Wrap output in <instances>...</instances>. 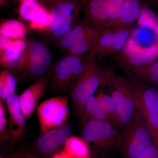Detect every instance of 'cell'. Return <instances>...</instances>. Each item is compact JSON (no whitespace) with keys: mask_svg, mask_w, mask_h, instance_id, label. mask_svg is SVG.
<instances>
[{"mask_svg":"<svg viewBox=\"0 0 158 158\" xmlns=\"http://www.w3.org/2000/svg\"></svg>","mask_w":158,"mask_h":158,"instance_id":"ab89813d","label":"cell"},{"mask_svg":"<svg viewBox=\"0 0 158 158\" xmlns=\"http://www.w3.org/2000/svg\"><path fill=\"white\" fill-rule=\"evenodd\" d=\"M40 134L64 125L69 116L67 97H57L42 102L37 108Z\"/></svg>","mask_w":158,"mask_h":158,"instance_id":"8992f818","label":"cell"},{"mask_svg":"<svg viewBox=\"0 0 158 158\" xmlns=\"http://www.w3.org/2000/svg\"><path fill=\"white\" fill-rule=\"evenodd\" d=\"M83 139L102 150L118 147L120 134L111 122L90 119L85 123L82 131Z\"/></svg>","mask_w":158,"mask_h":158,"instance_id":"52a82bcc","label":"cell"},{"mask_svg":"<svg viewBox=\"0 0 158 158\" xmlns=\"http://www.w3.org/2000/svg\"></svg>","mask_w":158,"mask_h":158,"instance_id":"f35d334b","label":"cell"},{"mask_svg":"<svg viewBox=\"0 0 158 158\" xmlns=\"http://www.w3.org/2000/svg\"><path fill=\"white\" fill-rule=\"evenodd\" d=\"M27 44L23 39H16L1 54V66L6 69L22 70Z\"/></svg>","mask_w":158,"mask_h":158,"instance_id":"2e32d148","label":"cell"},{"mask_svg":"<svg viewBox=\"0 0 158 158\" xmlns=\"http://www.w3.org/2000/svg\"><path fill=\"white\" fill-rule=\"evenodd\" d=\"M82 23L100 31L109 29L106 0H82Z\"/></svg>","mask_w":158,"mask_h":158,"instance_id":"7c38bea8","label":"cell"},{"mask_svg":"<svg viewBox=\"0 0 158 158\" xmlns=\"http://www.w3.org/2000/svg\"><path fill=\"white\" fill-rule=\"evenodd\" d=\"M98 31L96 29L85 25L82 23L74 26L67 34L59 39L58 45L61 48L67 50L80 40Z\"/></svg>","mask_w":158,"mask_h":158,"instance_id":"ffe728a7","label":"cell"},{"mask_svg":"<svg viewBox=\"0 0 158 158\" xmlns=\"http://www.w3.org/2000/svg\"><path fill=\"white\" fill-rule=\"evenodd\" d=\"M86 56L67 54L59 60L55 66L52 79V85L53 88L62 90L73 81H77L85 69Z\"/></svg>","mask_w":158,"mask_h":158,"instance_id":"ba28073f","label":"cell"},{"mask_svg":"<svg viewBox=\"0 0 158 158\" xmlns=\"http://www.w3.org/2000/svg\"><path fill=\"white\" fill-rule=\"evenodd\" d=\"M7 119L5 106L2 102H0V141L1 144L8 141L10 138V132L7 127Z\"/></svg>","mask_w":158,"mask_h":158,"instance_id":"f546056e","label":"cell"},{"mask_svg":"<svg viewBox=\"0 0 158 158\" xmlns=\"http://www.w3.org/2000/svg\"><path fill=\"white\" fill-rule=\"evenodd\" d=\"M64 151L72 158H91L88 143L85 139L70 136L64 144Z\"/></svg>","mask_w":158,"mask_h":158,"instance_id":"44dd1931","label":"cell"},{"mask_svg":"<svg viewBox=\"0 0 158 158\" xmlns=\"http://www.w3.org/2000/svg\"><path fill=\"white\" fill-rule=\"evenodd\" d=\"M81 5L82 0H56L51 4L48 29L54 37L60 39L76 26Z\"/></svg>","mask_w":158,"mask_h":158,"instance_id":"5b68a950","label":"cell"},{"mask_svg":"<svg viewBox=\"0 0 158 158\" xmlns=\"http://www.w3.org/2000/svg\"><path fill=\"white\" fill-rule=\"evenodd\" d=\"M130 71L133 79L148 86L158 88V59L149 64Z\"/></svg>","mask_w":158,"mask_h":158,"instance_id":"d6986e66","label":"cell"},{"mask_svg":"<svg viewBox=\"0 0 158 158\" xmlns=\"http://www.w3.org/2000/svg\"><path fill=\"white\" fill-rule=\"evenodd\" d=\"M50 22V13L41 6L39 11L30 21V27L34 30L48 29Z\"/></svg>","mask_w":158,"mask_h":158,"instance_id":"83f0119b","label":"cell"},{"mask_svg":"<svg viewBox=\"0 0 158 158\" xmlns=\"http://www.w3.org/2000/svg\"><path fill=\"white\" fill-rule=\"evenodd\" d=\"M23 1H26V0H22Z\"/></svg>","mask_w":158,"mask_h":158,"instance_id":"74e56055","label":"cell"},{"mask_svg":"<svg viewBox=\"0 0 158 158\" xmlns=\"http://www.w3.org/2000/svg\"><path fill=\"white\" fill-rule=\"evenodd\" d=\"M136 158H158V146L153 143Z\"/></svg>","mask_w":158,"mask_h":158,"instance_id":"4dcf8cb0","label":"cell"},{"mask_svg":"<svg viewBox=\"0 0 158 158\" xmlns=\"http://www.w3.org/2000/svg\"><path fill=\"white\" fill-rule=\"evenodd\" d=\"M96 97L100 103L102 107L106 112L110 121L118 129H119L115 105L113 99L110 94L101 92H100Z\"/></svg>","mask_w":158,"mask_h":158,"instance_id":"4316f807","label":"cell"},{"mask_svg":"<svg viewBox=\"0 0 158 158\" xmlns=\"http://www.w3.org/2000/svg\"><path fill=\"white\" fill-rule=\"evenodd\" d=\"M9 115V131L10 138L13 143H16L23 135L25 131L27 119L22 113L19 96L13 94L6 101Z\"/></svg>","mask_w":158,"mask_h":158,"instance_id":"5bb4252c","label":"cell"},{"mask_svg":"<svg viewBox=\"0 0 158 158\" xmlns=\"http://www.w3.org/2000/svg\"><path fill=\"white\" fill-rule=\"evenodd\" d=\"M41 6L36 0L23 1L19 7V14L23 19L31 21Z\"/></svg>","mask_w":158,"mask_h":158,"instance_id":"f1b7e54d","label":"cell"},{"mask_svg":"<svg viewBox=\"0 0 158 158\" xmlns=\"http://www.w3.org/2000/svg\"><path fill=\"white\" fill-rule=\"evenodd\" d=\"M138 26L147 27L158 34V15L145 3L142 4L140 16L137 21Z\"/></svg>","mask_w":158,"mask_h":158,"instance_id":"484cf974","label":"cell"},{"mask_svg":"<svg viewBox=\"0 0 158 158\" xmlns=\"http://www.w3.org/2000/svg\"><path fill=\"white\" fill-rule=\"evenodd\" d=\"M47 79L41 78L30 85L20 95L22 113L27 120L33 115L40 99L44 94Z\"/></svg>","mask_w":158,"mask_h":158,"instance_id":"9a60e30c","label":"cell"},{"mask_svg":"<svg viewBox=\"0 0 158 158\" xmlns=\"http://www.w3.org/2000/svg\"><path fill=\"white\" fill-rule=\"evenodd\" d=\"M51 63L50 52L43 43L34 41L27 44L22 70L32 76H41L48 70Z\"/></svg>","mask_w":158,"mask_h":158,"instance_id":"9c48e42d","label":"cell"},{"mask_svg":"<svg viewBox=\"0 0 158 158\" xmlns=\"http://www.w3.org/2000/svg\"><path fill=\"white\" fill-rule=\"evenodd\" d=\"M158 59V47L138 51L132 53H121L118 61L125 69L130 71L147 65Z\"/></svg>","mask_w":158,"mask_h":158,"instance_id":"e0dca14e","label":"cell"},{"mask_svg":"<svg viewBox=\"0 0 158 158\" xmlns=\"http://www.w3.org/2000/svg\"><path fill=\"white\" fill-rule=\"evenodd\" d=\"M145 3L151 9L158 7V0H145Z\"/></svg>","mask_w":158,"mask_h":158,"instance_id":"836d02e7","label":"cell"},{"mask_svg":"<svg viewBox=\"0 0 158 158\" xmlns=\"http://www.w3.org/2000/svg\"><path fill=\"white\" fill-rule=\"evenodd\" d=\"M51 158H72L65 151L59 152L54 154Z\"/></svg>","mask_w":158,"mask_h":158,"instance_id":"d6a6232c","label":"cell"},{"mask_svg":"<svg viewBox=\"0 0 158 158\" xmlns=\"http://www.w3.org/2000/svg\"><path fill=\"white\" fill-rule=\"evenodd\" d=\"M41 1H43V2H45L50 3V5L51 4H52L54 2H55V1H56V0H41Z\"/></svg>","mask_w":158,"mask_h":158,"instance_id":"8d00e7d4","label":"cell"},{"mask_svg":"<svg viewBox=\"0 0 158 158\" xmlns=\"http://www.w3.org/2000/svg\"><path fill=\"white\" fill-rule=\"evenodd\" d=\"M153 143L152 136L138 111L133 120L123 129L118 147L124 158H136Z\"/></svg>","mask_w":158,"mask_h":158,"instance_id":"277c9868","label":"cell"},{"mask_svg":"<svg viewBox=\"0 0 158 158\" xmlns=\"http://www.w3.org/2000/svg\"><path fill=\"white\" fill-rule=\"evenodd\" d=\"M142 5L141 0H126L119 18L110 29L118 30L131 28L139 18Z\"/></svg>","mask_w":158,"mask_h":158,"instance_id":"ac0fdd59","label":"cell"},{"mask_svg":"<svg viewBox=\"0 0 158 158\" xmlns=\"http://www.w3.org/2000/svg\"><path fill=\"white\" fill-rule=\"evenodd\" d=\"M17 85L16 78L9 69H5L0 73V98L6 101L11 94L15 93Z\"/></svg>","mask_w":158,"mask_h":158,"instance_id":"cb8c5ba5","label":"cell"},{"mask_svg":"<svg viewBox=\"0 0 158 158\" xmlns=\"http://www.w3.org/2000/svg\"><path fill=\"white\" fill-rule=\"evenodd\" d=\"M27 33L25 26L16 20H9L1 24L0 34L13 39H23Z\"/></svg>","mask_w":158,"mask_h":158,"instance_id":"603a6c76","label":"cell"},{"mask_svg":"<svg viewBox=\"0 0 158 158\" xmlns=\"http://www.w3.org/2000/svg\"><path fill=\"white\" fill-rule=\"evenodd\" d=\"M86 118L110 121L97 97L94 95L90 97L85 106L83 118Z\"/></svg>","mask_w":158,"mask_h":158,"instance_id":"d4e9b609","label":"cell"},{"mask_svg":"<svg viewBox=\"0 0 158 158\" xmlns=\"http://www.w3.org/2000/svg\"><path fill=\"white\" fill-rule=\"evenodd\" d=\"M131 81L136 108L144 118L153 143L158 146V88L133 79Z\"/></svg>","mask_w":158,"mask_h":158,"instance_id":"3957f363","label":"cell"},{"mask_svg":"<svg viewBox=\"0 0 158 158\" xmlns=\"http://www.w3.org/2000/svg\"><path fill=\"white\" fill-rule=\"evenodd\" d=\"M96 58L87 55L85 68L81 75L77 80L71 92V97L79 115L83 118L85 107L90 97L97 88L106 85L110 70L102 68Z\"/></svg>","mask_w":158,"mask_h":158,"instance_id":"6da1fadb","label":"cell"},{"mask_svg":"<svg viewBox=\"0 0 158 158\" xmlns=\"http://www.w3.org/2000/svg\"><path fill=\"white\" fill-rule=\"evenodd\" d=\"M70 128L64 124L60 127L41 134L35 144L37 152L44 156L53 155L65 144L70 137Z\"/></svg>","mask_w":158,"mask_h":158,"instance_id":"8fae6325","label":"cell"},{"mask_svg":"<svg viewBox=\"0 0 158 158\" xmlns=\"http://www.w3.org/2000/svg\"><path fill=\"white\" fill-rule=\"evenodd\" d=\"M131 28L101 31L96 43L88 55L96 58L105 56L121 51L131 33Z\"/></svg>","mask_w":158,"mask_h":158,"instance_id":"30bf717a","label":"cell"},{"mask_svg":"<svg viewBox=\"0 0 158 158\" xmlns=\"http://www.w3.org/2000/svg\"><path fill=\"white\" fill-rule=\"evenodd\" d=\"M14 155L12 156H6L5 155H3L2 154H1L0 156V158H14Z\"/></svg>","mask_w":158,"mask_h":158,"instance_id":"d590c367","label":"cell"},{"mask_svg":"<svg viewBox=\"0 0 158 158\" xmlns=\"http://www.w3.org/2000/svg\"><path fill=\"white\" fill-rule=\"evenodd\" d=\"M101 31L84 37L68 48L66 52L69 55L85 57L88 55L97 41Z\"/></svg>","mask_w":158,"mask_h":158,"instance_id":"7402d4cb","label":"cell"},{"mask_svg":"<svg viewBox=\"0 0 158 158\" xmlns=\"http://www.w3.org/2000/svg\"><path fill=\"white\" fill-rule=\"evenodd\" d=\"M105 86L115 105L119 129H123L133 120L138 110L133 99L131 81L110 70Z\"/></svg>","mask_w":158,"mask_h":158,"instance_id":"7a4b0ae2","label":"cell"},{"mask_svg":"<svg viewBox=\"0 0 158 158\" xmlns=\"http://www.w3.org/2000/svg\"><path fill=\"white\" fill-rule=\"evenodd\" d=\"M156 47H158L157 33L147 27L139 26L132 31L122 51L124 53L128 54Z\"/></svg>","mask_w":158,"mask_h":158,"instance_id":"4fadbf2b","label":"cell"},{"mask_svg":"<svg viewBox=\"0 0 158 158\" xmlns=\"http://www.w3.org/2000/svg\"><path fill=\"white\" fill-rule=\"evenodd\" d=\"M14 158H37L34 156L29 155L23 154H16L14 155Z\"/></svg>","mask_w":158,"mask_h":158,"instance_id":"e575fe53","label":"cell"},{"mask_svg":"<svg viewBox=\"0 0 158 158\" xmlns=\"http://www.w3.org/2000/svg\"><path fill=\"white\" fill-rule=\"evenodd\" d=\"M16 39H13L2 35H0V55L3 53L5 50Z\"/></svg>","mask_w":158,"mask_h":158,"instance_id":"1f68e13d","label":"cell"}]
</instances>
